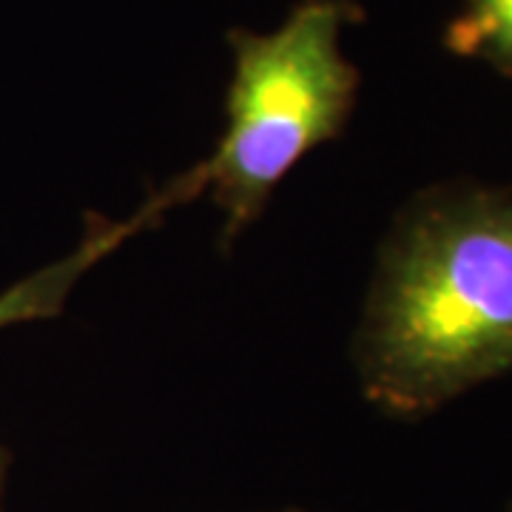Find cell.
<instances>
[{"mask_svg":"<svg viewBox=\"0 0 512 512\" xmlns=\"http://www.w3.org/2000/svg\"><path fill=\"white\" fill-rule=\"evenodd\" d=\"M365 399L421 419L512 370V185H433L387 231L353 336Z\"/></svg>","mask_w":512,"mask_h":512,"instance_id":"6da1fadb","label":"cell"},{"mask_svg":"<svg viewBox=\"0 0 512 512\" xmlns=\"http://www.w3.org/2000/svg\"><path fill=\"white\" fill-rule=\"evenodd\" d=\"M348 3L305 0L274 32L231 40L225 128L200 168L222 211V245L259 220L274 188L311 151L339 137L359 92L342 52Z\"/></svg>","mask_w":512,"mask_h":512,"instance_id":"7a4b0ae2","label":"cell"},{"mask_svg":"<svg viewBox=\"0 0 512 512\" xmlns=\"http://www.w3.org/2000/svg\"><path fill=\"white\" fill-rule=\"evenodd\" d=\"M507 512H512V501H510V510H507Z\"/></svg>","mask_w":512,"mask_h":512,"instance_id":"52a82bcc","label":"cell"},{"mask_svg":"<svg viewBox=\"0 0 512 512\" xmlns=\"http://www.w3.org/2000/svg\"><path fill=\"white\" fill-rule=\"evenodd\" d=\"M274 512H308V510H299V507H285V510H274Z\"/></svg>","mask_w":512,"mask_h":512,"instance_id":"8992f818","label":"cell"},{"mask_svg":"<svg viewBox=\"0 0 512 512\" xmlns=\"http://www.w3.org/2000/svg\"><path fill=\"white\" fill-rule=\"evenodd\" d=\"M9 464H12V456L6 447H0V512H3V490H6V473H9Z\"/></svg>","mask_w":512,"mask_h":512,"instance_id":"5b68a950","label":"cell"},{"mask_svg":"<svg viewBox=\"0 0 512 512\" xmlns=\"http://www.w3.org/2000/svg\"><path fill=\"white\" fill-rule=\"evenodd\" d=\"M202 194L200 174L191 168L171 183L163 185L154 197H148L126 220H103L97 217L86 225L83 239L66 256L43 265L35 274L23 276L20 282L9 285L0 293V330L15 328L23 322L55 319L63 311L66 299L72 296L77 282L97 268L103 259H109L117 248H123L128 239L143 234L146 228L157 225L174 205L197 200Z\"/></svg>","mask_w":512,"mask_h":512,"instance_id":"3957f363","label":"cell"},{"mask_svg":"<svg viewBox=\"0 0 512 512\" xmlns=\"http://www.w3.org/2000/svg\"><path fill=\"white\" fill-rule=\"evenodd\" d=\"M444 40L456 55L512 77V0H464Z\"/></svg>","mask_w":512,"mask_h":512,"instance_id":"277c9868","label":"cell"}]
</instances>
